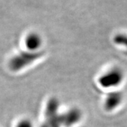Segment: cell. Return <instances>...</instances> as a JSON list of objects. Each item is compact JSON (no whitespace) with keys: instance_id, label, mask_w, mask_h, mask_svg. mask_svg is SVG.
Returning <instances> with one entry per match:
<instances>
[{"instance_id":"2","label":"cell","mask_w":127,"mask_h":127,"mask_svg":"<svg viewBox=\"0 0 127 127\" xmlns=\"http://www.w3.org/2000/svg\"><path fill=\"white\" fill-rule=\"evenodd\" d=\"M26 45L31 52H35L42 45V39L36 33H31L26 38Z\"/></svg>"},{"instance_id":"1","label":"cell","mask_w":127,"mask_h":127,"mask_svg":"<svg viewBox=\"0 0 127 127\" xmlns=\"http://www.w3.org/2000/svg\"><path fill=\"white\" fill-rule=\"evenodd\" d=\"M42 52H23L14 57L9 62V67L14 71L22 69L40 58Z\"/></svg>"},{"instance_id":"3","label":"cell","mask_w":127,"mask_h":127,"mask_svg":"<svg viewBox=\"0 0 127 127\" xmlns=\"http://www.w3.org/2000/svg\"><path fill=\"white\" fill-rule=\"evenodd\" d=\"M16 127H32V124L29 120L23 119L18 122Z\"/></svg>"}]
</instances>
